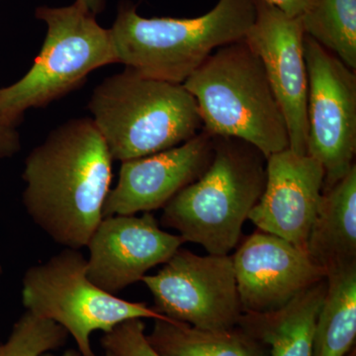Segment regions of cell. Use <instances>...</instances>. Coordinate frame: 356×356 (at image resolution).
<instances>
[{
	"label": "cell",
	"mask_w": 356,
	"mask_h": 356,
	"mask_svg": "<svg viewBox=\"0 0 356 356\" xmlns=\"http://www.w3.org/2000/svg\"><path fill=\"white\" fill-rule=\"evenodd\" d=\"M111 154L91 118L72 119L28 154L22 201L32 221L65 248H86L103 219Z\"/></svg>",
	"instance_id": "6da1fadb"
},
{
	"label": "cell",
	"mask_w": 356,
	"mask_h": 356,
	"mask_svg": "<svg viewBox=\"0 0 356 356\" xmlns=\"http://www.w3.org/2000/svg\"><path fill=\"white\" fill-rule=\"evenodd\" d=\"M254 17V0H219L195 18H145L137 6L123 2L110 31L118 64L143 76L182 84L213 51L245 39Z\"/></svg>",
	"instance_id": "7a4b0ae2"
},
{
	"label": "cell",
	"mask_w": 356,
	"mask_h": 356,
	"mask_svg": "<svg viewBox=\"0 0 356 356\" xmlns=\"http://www.w3.org/2000/svg\"><path fill=\"white\" fill-rule=\"evenodd\" d=\"M209 168L165 207L161 226L209 254L228 255L241 242L243 226L266 184V156L250 143L214 137Z\"/></svg>",
	"instance_id": "3957f363"
},
{
	"label": "cell",
	"mask_w": 356,
	"mask_h": 356,
	"mask_svg": "<svg viewBox=\"0 0 356 356\" xmlns=\"http://www.w3.org/2000/svg\"><path fill=\"white\" fill-rule=\"evenodd\" d=\"M88 108L112 159L121 163L179 146L203 129L197 103L184 84L127 67L96 86Z\"/></svg>",
	"instance_id": "277c9868"
},
{
	"label": "cell",
	"mask_w": 356,
	"mask_h": 356,
	"mask_svg": "<svg viewBox=\"0 0 356 356\" xmlns=\"http://www.w3.org/2000/svg\"><path fill=\"white\" fill-rule=\"evenodd\" d=\"M182 84L197 103L206 133L245 140L266 159L289 149L266 70L245 40L218 49Z\"/></svg>",
	"instance_id": "5b68a950"
},
{
	"label": "cell",
	"mask_w": 356,
	"mask_h": 356,
	"mask_svg": "<svg viewBox=\"0 0 356 356\" xmlns=\"http://www.w3.org/2000/svg\"><path fill=\"white\" fill-rule=\"evenodd\" d=\"M35 15L47 25L41 51L22 79L0 88V116L15 124L28 109L79 88L93 70L118 64L111 31L79 0L69 6H40Z\"/></svg>",
	"instance_id": "8992f818"
},
{
	"label": "cell",
	"mask_w": 356,
	"mask_h": 356,
	"mask_svg": "<svg viewBox=\"0 0 356 356\" xmlns=\"http://www.w3.org/2000/svg\"><path fill=\"white\" fill-rule=\"evenodd\" d=\"M88 259L81 250L65 248L26 270L22 303L26 311L48 318L74 337L81 356H96L90 337L108 332L132 318H168L149 307L119 298L88 280Z\"/></svg>",
	"instance_id": "52a82bcc"
},
{
	"label": "cell",
	"mask_w": 356,
	"mask_h": 356,
	"mask_svg": "<svg viewBox=\"0 0 356 356\" xmlns=\"http://www.w3.org/2000/svg\"><path fill=\"white\" fill-rule=\"evenodd\" d=\"M304 56L308 72L307 154L323 165L325 191L355 165L356 74L306 34Z\"/></svg>",
	"instance_id": "ba28073f"
},
{
	"label": "cell",
	"mask_w": 356,
	"mask_h": 356,
	"mask_svg": "<svg viewBox=\"0 0 356 356\" xmlns=\"http://www.w3.org/2000/svg\"><path fill=\"white\" fill-rule=\"evenodd\" d=\"M140 281L153 296L154 310L197 329H232L243 314L229 254L198 255L180 247L158 273Z\"/></svg>",
	"instance_id": "9c48e42d"
},
{
	"label": "cell",
	"mask_w": 356,
	"mask_h": 356,
	"mask_svg": "<svg viewBox=\"0 0 356 356\" xmlns=\"http://www.w3.org/2000/svg\"><path fill=\"white\" fill-rule=\"evenodd\" d=\"M255 17L245 42L261 58L286 122L289 149L307 154L308 72L300 18L290 17L266 0H254Z\"/></svg>",
	"instance_id": "30bf717a"
},
{
	"label": "cell",
	"mask_w": 356,
	"mask_h": 356,
	"mask_svg": "<svg viewBox=\"0 0 356 356\" xmlns=\"http://www.w3.org/2000/svg\"><path fill=\"white\" fill-rule=\"evenodd\" d=\"M231 257L243 313L277 310L327 277L306 250L261 229Z\"/></svg>",
	"instance_id": "8fae6325"
},
{
	"label": "cell",
	"mask_w": 356,
	"mask_h": 356,
	"mask_svg": "<svg viewBox=\"0 0 356 356\" xmlns=\"http://www.w3.org/2000/svg\"><path fill=\"white\" fill-rule=\"evenodd\" d=\"M184 243L159 228L151 212L104 217L86 245V274L96 286L115 295L165 264Z\"/></svg>",
	"instance_id": "7c38bea8"
},
{
	"label": "cell",
	"mask_w": 356,
	"mask_h": 356,
	"mask_svg": "<svg viewBox=\"0 0 356 356\" xmlns=\"http://www.w3.org/2000/svg\"><path fill=\"white\" fill-rule=\"evenodd\" d=\"M213 136L201 131L179 146L123 161L116 186L103 206V218L161 209L209 168Z\"/></svg>",
	"instance_id": "4fadbf2b"
},
{
	"label": "cell",
	"mask_w": 356,
	"mask_h": 356,
	"mask_svg": "<svg viewBox=\"0 0 356 356\" xmlns=\"http://www.w3.org/2000/svg\"><path fill=\"white\" fill-rule=\"evenodd\" d=\"M325 172L317 159L290 149L266 159V184L248 215L257 229L284 238L307 252L322 199Z\"/></svg>",
	"instance_id": "5bb4252c"
},
{
	"label": "cell",
	"mask_w": 356,
	"mask_h": 356,
	"mask_svg": "<svg viewBox=\"0 0 356 356\" xmlns=\"http://www.w3.org/2000/svg\"><path fill=\"white\" fill-rule=\"evenodd\" d=\"M327 277L286 305L267 313H243L238 325L268 348L269 356H313L314 336Z\"/></svg>",
	"instance_id": "9a60e30c"
},
{
	"label": "cell",
	"mask_w": 356,
	"mask_h": 356,
	"mask_svg": "<svg viewBox=\"0 0 356 356\" xmlns=\"http://www.w3.org/2000/svg\"><path fill=\"white\" fill-rule=\"evenodd\" d=\"M307 252L327 274L356 264V165L323 191Z\"/></svg>",
	"instance_id": "2e32d148"
},
{
	"label": "cell",
	"mask_w": 356,
	"mask_h": 356,
	"mask_svg": "<svg viewBox=\"0 0 356 356\" xmlns=\"http://www.w3.org/2000/svg\"><path fill=\"white\" fill-rule=\"evenodd\" d=\"M147 339L161 356H269L242 327L206 331L170 318H156Z\"/></svg>",
	"instance_id": "e0dca14e"
},
{
	"label": "cell",
	"mask_w": 356,
	"mask_h": 356,
	"mask_svg": "<svg viewBox=\"0 0 356 356\" xmlns=\"http://www.w3.org/2000/svg\"><path fill=\"white\" fill-rule=\"evenodd\" d=\"M356 337V264L327 274V291L314 336L313 356H346Z\"/></svg>",
	"instance_id": "ac0fdd59"
},
{
	"label": "cell",
	"mask_w": 356,
	"mask_h": 356,
	"mask_svg": "<svg viewBox=\"0 0 356 356\" xmlns=\"http://www.w3.org/2000/svg\"><path fill=\"white\" fill-rule=\"evenodd\" d=\"M300 19L307 36L356 70V0H313Z\"/></svg>",
	"instance_id": "d6986e66"
},
{
	"label": "cell",
	"mask_w": 356,
	"mask_h": 356,
	"mask_svg": "<svg viewBox=\"0 0 356 356\" xmlns=\"http://www.w3.org/2000/svg\"><path fill=\"white\" fill-rule=\"evenodd\" d=\"M69 336L62 325L26 311L0 344V356H42L63 348Z\"/></svg>",
	"instance_id": "ffe728a7"
},
{
	"label": "cell",
	"mask_w": 356,
	"mask_h": 356,
	"mask_svg": "<svg viewBox=\"0 0 356 356\" xmlns=\"http://www.w3.org/2000/svg\"><path fill=\"white\" fill-rule=\"evenodd\" d=\"M100 343L114 356H161L147 341L142 318L120 323L105 332Z\"/></svg>",
	"instance_id": "44dd1931"
},
{
	"label": "cell",
	"mask_w": 356,
	"mask_h": 356,
	"mask_svg": "<svg viewBox=\"0 0 356 356\" xmlns=\"http://www.w3.org/2000/svg\"><path fill=\"white\" fill-rule=\"evenodd\" d=\"M16 125L0 116V159L11 158L20 151V137Z\"/></svg>",
	"instance_id": "7402d4cb"
},
{
	"label": "cell",
	"mask_w": 356,
	"mask_h": 356,
	"mask_svg": "<svg viewBox=\"0 0 356 356\" xmlns=\"http://www.w3.org/2000/svg\"><path fill=\"white\" fill-rule=\"evenodd\" d=\"M290 17L300 18L308 10L313 0H266Z\"/></svg>",
	"instance_id": "603a6c76"
},
{
	"label": "cell",
	"mask_w": 356,
	"mask_h": 356,
	"mask_svg": "<svg viewBox=\"0 0 356 356\" xmlns=\"http://www.w3.org/2000/svg\"><path fill=\"white\" fill-rule=\"evenodd\" d=\"M83 2L84 6L88 7L89 10L92 11L95 15H97L104 7V0H79Z\"/></svg>",
	"instance_id": "cb8c5ba5"
},
{
	"label": "cell",
	"mask_w": 356,
	"mask_h": 356,
	"mask_svg": "<svg viewBox=\"0 0 356 356\" xmlns=\"http://www.w3.org/2000/svg\"><path fill=\"white\" fill-rule=\"evenodd\" d=\"M42 356H57L55 355H53V353H44V355ZM62 356H81V353H79V350H67V351H65L64 353H63ZM104 356H114L112 355V353H110L109 351H105Z\"/></svg>",
	"instance_id": "d4e9b609"
},
{
	"label": "cell",
	"mask_w": 356,
	"mask_h": 356,
	"mask_svg": "<svg viewBox=\"0 0 356 356\" xmlns=\"http://www.w3.org/2000/svg\"><path fill=\"white\" fill-rule=\"evenodd\" d=\"M2 273V266L1 264H0V275H1Z\"/></svg>",
	"instance_id": "484cf974"
},
{
	"label": "cell",
	"mask_w": 356,
	"mask_h": 356,
	"mask_svg": "<svg viewBox=\"0 0 356 356\" xmlns=\"http://www.w3.org/2000/svg\"><path fill=\"white\" fill-rule=\"evenodd\" d=\"M0 344H1V343H0Z\"/></svg>",
	"instance_id": "4316f807"
}]
</instances>
